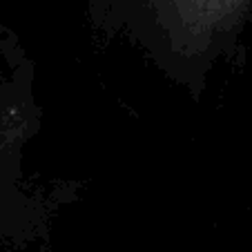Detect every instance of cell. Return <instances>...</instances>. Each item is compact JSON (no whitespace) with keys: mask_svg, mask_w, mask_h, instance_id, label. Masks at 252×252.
I'll return each mask as SVG.
<instances>
[{"mask_svg":"<svg viewBox=\"0 0 252 252\" xmlns=\"http://www.w3.org/2000/svg\"><path fill=\"white\" fill-rule=\"evenodd\" d=\"M94 32L138 52L194 100L243 58L252 0H87Z\"/></svg>","mask_w":252,"mask_h":252,"instance_id":"1","label":"cell"}]
</instances>
